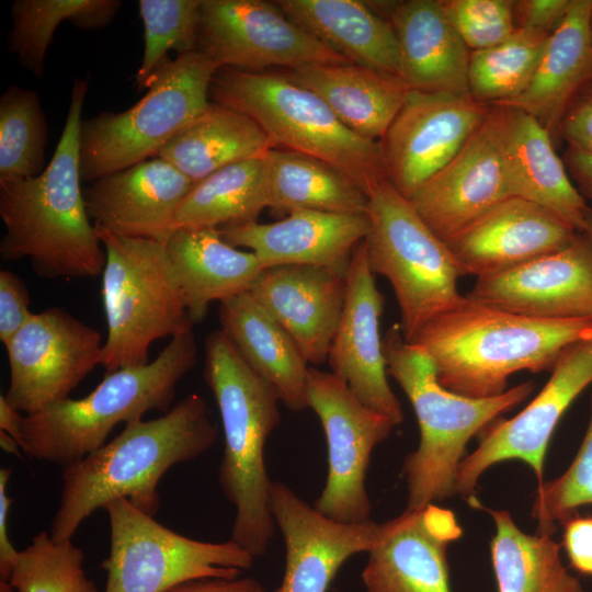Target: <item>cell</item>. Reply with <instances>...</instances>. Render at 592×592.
I'll list each match as a JSON object with an SVG mask.
<instances>
[{
    "label": "cell",
    "mask_w": 592,
    "mask_h": 592,
    "mask_svg": "<svg viewBox=\"0 0 592 592\" xmlns=\"http://www.w3.org/2000/svg\"><path fill=\"white\" fill-rule=\"evenodd\" d=\"M87 91L88 80L75 79L66 123L44 171L0 181V257L5 262L27 259L45 278L95 277L106 262L81 187L80 126Z\"/></svg>",
    "instance_id": "6da1fadb"
},
{
    "label": "cell",
    "mask_w": 592,
    "mask_h": 592,
    "mask_svg": "<svg viewBox=\"0 0 592 592\" xmlns=\"http://www.w3.org/2000/svg\"><path fill=\"white\" fill-rule=\"evenodd\" d=\"M216 439L217 428L198 394L186 396L156 419L125 424L111 442L62 467L52 538L72 539L86 519L116 499L155 516L160 505L158 485L164 474L201 456Z\"/></svg>",
    "instance_id": "7a4b0ae2"
},
{
    "label": "cell",
    "mask_w": 592,
    "mask_h": 592,
    "mask_svg": "<svg viewBox=\"0 0 592 592\" xmlns=\"http://www.w3.org/2000/svg\"><path fill=\"white\" fill-rule=\"evenodd\" d=\"M592 338V319H539L496 309L465 296L425 323L411 343L432 358L451 391L489 398L506 391L520 371L551 372L570 345Z\"/></svg>",
    "instance_id": "3957f363"
},
{
    "label": "cell",
    "mask_w": 592,
    "mask_h": 592,
    "mask_svg": "<svg viewBox=\"0 0 592 592\" xmlns=\"http://www.w3.org/2000/svg\"><path fill=\"white\" fill-rule=\"evenodd\" d=\"M203 376L218 406L224 453L218 481L236 514L231 538L253 558L266 553L275 534L264 446L278 425L275 388L242 360L227 335L205 338Z\"/></svg>",
    "instance_id": "277c9868"
},
{
    "label": "cell",
    "mask_w": 592,
    "mask_h": 592,
    "mask_svg": "<svg viewBox=\"0 0 592 592\" xmlns=\"http://www.w3.org/2000/svg\"><path fill=\"white\" fill-rule=\"evenodd\" d=\"M383 350L387 374L407 395L419 424V445L403 463L407 509L417 510L456 494V473L469 440L524 401L535 385L525 382L489 398L451 391L439 382L430 355L406 341L398 323L386 331Z\"/></svg>",
    "instance_id": "5b68a950"
},
{
    "label": "cell",
    "mask_w": 592,
    "mask_h": 592,
    "mask_svg": "<svg viewBox=\"0 0 592 592\" xmlns=\"http://www.w3.org/2000/svg\"><path fill=\"white\" fill-rule=\"evenodd\" d=\"M193 329L171 338L151 362L109 372L80 399L67 398L22 419V449L34 459L62 467L103 446L118 423L171 409L178 383L195 366Z\"/></svg>",
    "instance_id": "8992f818"
},
{
    "label": "cell",
    "mask_w": 592,
    "mask_h": 592,
    "mask_svg": "<svg viewBox=\"0 0 592 592\" xmlns=\"http://www.w3.org/2000/svg\"><path fill=\"white\" fill-rule=\"evenodd\" d=\"M209 94L213 103L252 118L274 148L333 167L366 196L386 179L378 143L353 133L322 99L287 76L220 68Z\"/></svg>",
    "instance_id": "52a82bcc"
},
{
    "label": "cell",
    "mask_w": 592,
    "mask_h": 592,
    "mask_svg": "<svg viewBox=\"0 0 592 592\" xmlns=\"http://www.w3.org/2000/svg\"><path fill=\"white\" fill-rule=\"evenodd\" d=\"M95 228L106 253L101 297L107 335L101 366L109 373L147 364L153 342L194 326L166 246Z\"/></svg>",
    "instance_id": "ba28073f"
},
{
    "label": "cell",
    "mask_w": 592,
    "mask_h": 592,
    "mask_svg": "<svg viewBox=\"0 0 592 592\" xmlns=\"http://www.w3.org/2000/svg\"><path fill=\"white\" fill-rule=\"evenodd\" d=\"M220 68L201 50L168 58L149 79L145 95L122 112L104 111L80 126V175L84 182L155 158L210 104Z\"/></svg>",
    "instance_id": "9c48e42d"
},
{
    "label": "cell",
    "mask_w": 592,
    "mask_h": 592,
    "mask_svg": "<svg viewBox=\"0 0 592 592\" xmlns=\"http://www.w3.org/2000/svg\"><path fill=\"white\" fill-rule=\"evenodd\" d=\"M366 215L369 269L389 281L400 310L398 325L411 342L425 323L465 300L457 288L460 273L445 242L386 179L367 194Z\"/></svg>",
    "instance_id": "30bf717a"
},
{
    "label": "cell",
    "mask_w": 592,
    "mask_h": 592,
    "mask_svg": "<svg viewBox=\"0 0 592 592\" xmlns=\"http://www.w3.org/2000/svg\"><path fill=\"white\" fill-rule=\"evenodd\" d=\"M103 509L110 523V551L101 565L104 592H166L197 579H235L252 566L254 558L232 539L183 536L125 499Z\"/></svg>",
    "instance_id": "8fae6325"
},
{
    "label": "cell",
    "mask_w": 592,
    "mask_h": 592,
    "mask_svg": "<svg viewBox=\"0 0 592 592\" xmlns=\"http://www.w3.org/2000/svg\"><path fill=\"white\" fill-rule=\"evenodd\" d=\"M307 397L308 408L323 428L328 448L327 480L314 508L338 522L367 523L372 506L365 481L372 452L395 425L366 407L331 372L309 367Z\"/></svg>",
    "instance_id": "7c38bea8"
},
{
    "label": "cell",
    "mask_w": 592,
    "mask_h": 592,
    "mask_svg": "<svg viewBox=\"0 0 592 592\" xmlns=\"http://www.w3.org/2000/svg\"><path fill=\"white\" fill-rule=\"evenodd\" d=\"M99 331L61 308L34 312L4 344L10 383L7 401L32 414L61 400L101 365Z\"/></svg>",
    "instance_id": "4fadbf2b"
},
{
    "label": "cell",
    "mask_w": 592,
    "mask_h": 592,
    "mask_svg": "<svg viewBox=\"0 0 592 592\" xmlns=\"http://www.w3.org/2000/svg\"><path fill=\"white\" fill-rule=\"evenodd\" d=\"M197 49L219 68L249 72L350 62L263 0H201Z\"/></svg>",
    "instance_id": "5bb4252c"
},
{
    "label": "cell",
    "mask_w": 592,
    "mask_h": 592,
    "mask_svg": "<svg viewBox=\"0 0 592 592\" xmlns=\"http://www.w3.org/2000/svg\"><path fill=\"white\" fill-rule=\"evenodd\" d=\"M508 107L492 105L462 149L409 198L425 225L446 241L512 197L505 161Z\"/></svg>",
    "instance_id": "9a60e30c"
},
{
    "label": "cell",
    "mask_w": 592,
    "mask_h": 592,
    "mask_svg": "<svg viewBox=\"0 0 592 592\" xmlns=\"http://www.w3.org/2000/svg\"><path fill=\"white\" fill-rule=\"evenodd\" d=\"M492 105L410 90L378 141L386 180L407 200L462 149Z\"/></svg>",
    "instance_id": "2e32d148"
},
{
    "label": "cell",
    "mask_w": 592,
    "mask_h": 592,
    "mask_svg": "<svg viewBox=\"0 0 592 592\" xmlns=\"http://www.w3.org/2000/svg\"><path fill=\"white\" fill-rule=\"evenodd\" d=\"M592 384V338L567 348L539 394L515 417L496 422L476 449L460 462L456 493L471 497L481 475L510 459L527 464L537 486L544 482V463L550 437L565 411Z\"/></svg>",
    "instance_id": "e0dca14e"
},
{
    "label": "cell",
    "mask_w": 592,
    "mask_h": 592,
    "mask_svg": "<svg viewBox=\"0 0 592 592\" xmlns=\"http://www.w3.org/2000/svg\"><path fill=\"white\" fill-rule=\"evenodd\" d=\"M466 297L539 319H592V239L578 232L561 250L477 278Z\"/></svg>",
    "instance_id": "ac0fdd59"
},
{
    "label": "cell",
    "mask_w": 592,
    "mask_h": 592,
    "mask_svg": "<svg viewBox=\"0 0 592 592\" xmlns=\"http://www.w3.org/2000/svg\"><path fill=\"white\" fill-rule=\"evenodd\" d=\"M384 301L369 269L363 240L351 258L342 316L327 361L331 373L366 407L385 415L396 426L403 421V412L387 380L379 334Z\"/></svg>",
    "instance_id": "d6986e66"
},
{
    "label": "cell",
    "mask_w": 592,
    "mask_h": 592,
    "mask_svg": "<svg viewBox=\"0 0 592 592\" xmlns=\"http://www.w3.org/2000/svg\"><path fill=\"white\" fill-rule=\"evenodd\" d=\"M462 535L456 516L435 503L380 524L362 580L367 592H452L447 547Z\"/></svg>",
    "instance_id": "ffe728a7"
},
{
    "label": "cell",
    "mask_w": 592,
    "mask_h": 592,
    "mask_svg": "<svg viewBox=\"0 0 592 592\" xmlns=\"http://www.w3.org/2000/svg\"><path fill=\"white\" fill-rule=\"evenodd\" d=\"M270 505L286 551L283 580L274 592H327L341 566L368 553L379 536L380 524L329 519L278 481L271 482Z\"/></svg>",
    "instance_id": "44dd1931"
},
{
    "label": "cell",
    "mask_w": 592,
    "mask_h": 592,
    "mask_svg": "<svg viewBox=\"0 0 592 592\" xmlns=\"http://www.w3.org/2000/svg\"><path fill=\"white\" fill-rule=\"evenodd\" d=\"M578 232L545 208L512 196L444 242L460 276L481 278L561 250Z\"/></svg>",
    "instance_id": "7402d4cb"
},
{
    "label": "cell",
    "mask_w": 592,
    "mask_h": 592,
    "mask_svg": "<svg viewBox=\"0 0 592 592\" xmlns=\"http://www.w3.org/2000/svg\"><path fill=\"white\" fill-rule=\"evenodd\" d=\"M193 185L171 163L155 157L89 182L82 192L95 226L166 244L178 228L177 209Z\"/></svg>",
    "instance_id": "603a6c76"
},
{
    "label": "cell",
    "mask_w": 592,
    "mask_h": 592,
    "mask_svg": "<svg viewBox=\"0 0 592 592\" xmlns=\"http://www.w3.org/2000/svg\"><path fill=\"white\" fill-rule=\"evenodd\" d=\"M371 229L366 214L294 210L275 223L219 228L232 247L253 252L265 267L315 265L346 276L356 246Z\"/></svg>",
    "instance_id": "cb8c5ba5"
},
{
    "label": "cell",
    "mask_w": 592,
    "mask_h": 592,
    "mask_svg": "<svg viewBox=\"0 0 592 592\" xmlns=\"http://www.w3.org/2000/svg\"><path fill=\"white\" fill-rule=\"evenodd\" d=\"M249 293L289 333L308 364L328 360L344 306L345 275L315 265L265 267Z\"/></svg>",
    "instance_id": "d4e9b609"
},
{
    "label": "cell",
    "mask_w": 592,
    "mask_h": 592,
    "mask_svg": "<svg viewBox=\"0 0 592 592\" xmlns=\"http://www.w3.org/2000/svg\"><path fill=\"white\" fill-rule=\"evenodd\" d=\"M399 48V77L410 90L470 96V50L447 21L440 0L392 5L389 20Z\"/></svg>",
    "instance_id": "484cf974"
},
{
    "label": "cell",
    "mask_w": 592,
    "mask_h": 592,
    "mask_svg": "<svg viewBox=\"0 0 592 592\" xmlns=\"http://www.w3.org/2000/svg\"><path fill=\"white\" fill-rule=\"evenodd\" d=\"M506 107L505 161L513 196L545 208L582 232L591 207L571 183L550 133L530 114Z\"/></svg>",
    "instance_id": "4316f807"
},
{
    "label": "cell",
    "mask_w": 592,
    "mask_h": 592,
    "mask_svg": "<svg viewBox=\"0 0 592 592\" xmlns=\"http://www.w3.org/2000/svg\"><path fill=\"white\" fill-rule=\"evenodd\" d=\"M164 246L193 325L213 301L249 292L264 270L253 252L226 242L218 228L178 227Z\"/></svg>",
    "instance_id": "83f0119b"
},
{
    "label": "cell",
    "mask_w": 592,
    "mask_h": 592,
    "mask_svg": "<svg viewBox=\"0 0 592 592\" xmlns=\"http://www.w3.org/2000/svg\"><path fill=\"white\" fill-rule=\"evenodd\" d=\"M592 0H570L551 32L527 89L501 104L536 118L557 139L562 115L578 93L592 81V41L589 18ZM555 143V141H554Z\"/></svg>",
    "instance_id": "f1b7e54d"
},
{
    "label": "cell",
    "mask_w": 592,
    "mask_h": 592,
    "mask_svg": "<svg viewBox=\"0 0 592 592\" xmlns=\"http://www.w3.org/2000/svg\"><path fill=\"white\" fill-rule=\"evenodd\" d=\"M219 323L248 366L275 388L281 402L292 411L308 408V362L249 292L220 303Z\"/></svg>",
    "instance_id": "f546056e"
},
{
    "label": "cell",
    "mask_w": 592,
    "mask_h": 592,
    "mask_svg": "<svg viewBox=\"0 0 592 592\" xmlns=\"http://www.w3.org/2000/svg\"><path fill=\"white\" fill-rule=\"evenodd\" d=\"M287 77L322 99L353 133L377 143L410 92L400 77L351 62L308 64Z\"/></svg>",
    "instance_id": "4dcf8cb0"
},
{
    "label": "cell",
    "mask_w": 592,
    "mask_h": 592,
    "mask_svg": "<svg viewBox=\"0 0 592 592\" xmlns=\"http://www.w3.org/2000/svg\"><path fill=\"white\" fill-rule=\"evenodd\" d=\"M284 14L351 64L399 77V48L389 21L357 0H278Z\"/></svg>",
    "instance_id": "1f68e13d"
},
{
    "label": "cell",
    "mask_w": 592,
    "mask_h": 592,
    "mask_svg": "<svg viewBox=\"0 0 592 592\" xmlns=\"http://www.w3.org/2000/svg\"><path fill=\"white\" fill-rule=\"evenodd\" d=\"M271 149L272 141L252 118L210 103L157 157L197 183L229 164L263 156Z\"/></svg>",
    "instance_id": "d6a6232c"
},
{
    "label": "cell",
    "mask_w": 592,
    "mask_h": 592,
    "mask_svg": "<svg viewBox=\"0 0 592 592\" xmlns=\"http://www.w3.org/2000/svg\"><path fill=\"white\" fill-rule=\"evenodd\" d=\"M469 502L486 510L494 522L490 553L498 592H583L562 563L560 546L551 535H530L508 511L487 509L474 497Z\"/></svg>",
    "instance_id": "836d02e7"
},
{
    "label": "cell",
    "mask_w": 592,
    "mask_h": 592,
    "mask_svg": "<svg viewBox=\"0 0 592 592\" xmlns=\"http://www.w3.org/2000/svg\"><path fill=\"white\" fill-rule=\"evenodd\" d=\"M266 155L229 164L194 183L177 209V227L219 229L257 221L269 207Z\"/></svg>",
    "instance_id": "e575fe53"
},
{
    "label": "cell",
    "mask_w": 592,
    "mask_h": 592,
    "mask_svg": "<svg viewBox=\"0 0 592 592\" xmlns=\"http://www.w3.org/2000/svg\"><path fill=\"white\" fill-rule=\"evenodd\" d=\"M266 159L270 208L287 214L300 209L366 214L367 196L333 167L276 148Z\"/></svg>",
    "instance_id": "d590c367"
},
{
    "label": "cell",
    "mask_w": 592,
    "mask_h": 592,
    "mask_svg": "<svg viewBox=\"0 0 592 592\" xmlns=\"http://www.w3.org/2000/svg\"><path fill=\"white\" fill-rule=\"evenodd\" d=\"M121 5L118 0H15L10 7L9 50L23 69L41 78L54 33L62 22L84 31L101 30Z\"/></svg>",
    "instance_id": "8d00e7d4"
},
{
    "label": "cell",
    "mask_w": 592,
    "mask_h": 592,
    "mask_svg": "<svg viewBox=\"0 0 592 592\" xmlns=\"http://www.w3.org/2000/svg\"><path fill=\"white\" fill-rule=\"evenodd\" d=\"M551 33L515 30L500 44L470 53L468 88L478 102L497 105L521 95L531 83Z\"/></svg>",
    "instance_id": "74e56055"
},
{
    "label": "cell",
    "mask_w": 592,
    "mask_h": 592,
    "mask_svg": "<svg viewBox=\"0 0 592 592\" xmlns=\"http://www.w3.org/2000/svg\"><path fill=\"white\" fill-rule=\"evenodd\" d=\"M47 136L37 92L10 86L0 96V181L41 174L47 166Z\"/></svg>",
    "instance_id": "f35d334b"
},
{
    "label": "cell",
    "mask_w": 592,
    "mask_h": 592,
    "mask_svg": "<svg viewBox=\"0 0 592 592\" xmlns=\"http://www.w3.org/2000/svg\"><path fill=\"white\" fill-rule=\"evenodd\" d=\"M83 562L72 539L57 542L43 531L19 550L8 582L15 592H100Z\"/></svg>",
    "instance_id": "ab89813d"
},
{
    "label": "cell",
    "mask_w": 592,
    "mask_h": 592,
    "mask_svg": "<svg viewBox=\"0 0 592 592\" xmlns=\"http://www.w3.org/2000/svg\"><path fill=\"white\" fill-rule=\"evenodd\" d=\"M201 0H139L144 25V54L135 75L138 90L174 50L183 55L197 50Z\"/></svg>",
    "instance_id": "60d3db41"
},
{
    "label": "cell",
    "mask_w": 592,
    "mask_h": 592,
    "mask_svg": "<svg viewBox=\"0 0 592 592\" xmlns=\"http://www.w3.org/2000/svg\"><path fill=\"white\" fill-rule=\"evenodd\" d=\"M592 504V397L590 421L580 448L558 478L537 486L532 515L539 534L551 535L578 509Z\"/></svg>",
    "instance_id": "b9f144b4"
},
{
    "label": "cell",
    "mask_w": 592,
    "mask_h": 592,
    "mask_svg": "<svg viewBox=\"0 0 592 592\" xmlns=\"http://www.w3.org/2000/svg\"><path fill=\"white\" fill-rule=\"evenodd\" d=\"M444 14L470 52L505 41L515 31L514 0H440Z\"/></svg>",
    "instance_id": "7bdbcfd3"
},
{
    "label": "cell",
    "mask_w": 592,
    "mask_h": 592,
    "mask_svg": "<svg viewBox=\"0 0 592 592\" xmlns=\"http://www.w3.org/2000/svg\"><path fill=\"white\" fill-rule=\"evenodd\" d=\"M30 292L15 273L0 271V341L5 344L32 317Z\"/></svg>",
    "instance_id": "ee69618b"
},
{
    "label": "cell",
    "mask_w": 592,
    "mask_h": 592,
    "mask_svg": "<svg viewBox=\"0 0 592 592\" xmlns=\"http://www.w3.org/2000/svg\"><path fill=\"white\" fill-rule=\"evenodd\" d=\"M557 139L592 153V81L567 107L558 126Z\"/></svg>",
    "instance_id": "f6af8a7d"
},
{
    "label": "cell",
    "mask_w": 592,
    "mask_h": 592,
    "mask_svg": "<svg viewBox=\"0 0 592 592\" xmlns=\"http://www.w3.org/2000/svg\"><path fill=\"white\" fill-rule=\"evenodd\" d=\"M570 0H514L515 30L551 33L563 19Z\"/></svg>",
    "instance_id": "bcb514c9"
},
{
    "label": "cell",
    "mask_w": 592,
    "mask_h": 592,
    "mask_svg": "<svg viewBox=\"0 0 592 592\" xmlns=\"http://www.w3.org/2000/svg\"><path fill=\"white\" fill-rule=\"evenodd\" d=\"M562 523L563 547L571 566L592 576V517L569 516Z\"/></svg>",
    "instance_id": "7dc6e473"
},
{
    "label": "cell",
    "mask_w": 592,
    "mask_h": 592,
    "mask_svg": "<svg viewBox=\"0 0 592 592\" xmlns=\"http://www.w3.org/2000/svg\"><path fill=\"white\" fill-rule=\"evenodd\" d=\"M11 474V467L0 469V581L7 582L19 554L9 538L8 530L9 509L13 502L7 492Z\"/></svg>",
    "instance_id": "c3c4849f"
},
{
    "label": "cell",
    "mask_w": 592,
    "mask_h": 592,
    "mask_svg": "<svg viewBox=\"0 0 592 592\" xmlns=\"http://www.w3.org/2000/svg\"><path fill=\"white\" fill-rule=\"evenodd\" d=\"M166 592H264L254 578H205L181 583Z\"/></svg>",
    "instance_id": "681fc988"
},
{
    "label": "cell",
    "mask_w": 592,
    "mask_h": 592,
    "mask_svg": "<svg viewBox=\"0 0 592 592\" xmlns=\"http://www.w3.org/2000/svg\"><path fill=\"white\" fill-rule=\"evenodd\" d=\"M562 160L583 197L592 200V153L567 146Z\"/></svg>",
    "instance_id": "f907efd6"
},
{
    "label": "cell",
    "mask_w": 592,
    "mask_h": 592,
    "mask_svg": "<svg viewBox=\"0 0 592 592\" xmlns=\"http://www.w3.org/2000/svg\"><path fill=\"white\" fill-rule=\"evenodd\" d=\"M22 419L23 415L19 410L12 407L5 399L4 395L0 396V430L7 432L14 437L22 447Z\"/></svg>",
    "instance_id": "816d5d0a"
},
{
    "label": "cell",
    "mask_w": 592,
    "mask_h": 592,
    "mask_svg": "<svg viewBox=\"0 0 592 592\" xmlns=\"http://www.w3.org/2000/svg\"><path fill=\"white\" fill-rule=\"evenodd\" d=\"M0 446L7 453H10L19 458H22L21 451L23 452L19 442L7 432L0 430Z\"/></svg>",
    "instance_id": "f5cc1de1"
},
{
    "label": "cell",
    "mask_w": 592,
    "mask_h": 592,
    "mask_svg": "<svg viewBox=\"0 0 592 592\" xmlns=\"http://www.w3.org/2000/svg\"><path fill=\"white\" fill-rule=\"evenodd\" d=\"M582 232H585L592 239V208L588 215L585 226Z\"/></svg>",
    "instance_id": "db71d44e"
},
{
    "label": "cell",
    "mask_w": 592,
    "mask_h": 592,
    "mask_svg": "<svg viewBox=\"0 0 592 592\" xmlns=\"http://www.w3.org/2000/svg\"><path fill=\"white\" fill-rule=\"evenodd\" d=\"M0 592H15L7 581H0Z\"/></svg>",
    "instance_id": "11a10c76"
},
{
    "label": "cell",
    "mask_w": 592,
    "mask_h": 592,
    "mask_svg": "<svg viewBox=\"0 0 592 592\" xmlns=\"http://www.w3.org/2000/svg\"><path fill=\"white\" fill-rule=\"evenodd\" d=\"M589 29H590V35H591V41H592V7H591L590 18H589Z\"/></svg>",
    "instance_id": "9f6ffc18"
}]
</instances>
